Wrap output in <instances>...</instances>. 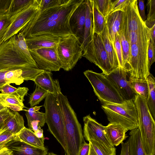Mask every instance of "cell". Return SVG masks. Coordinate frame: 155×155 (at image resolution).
<instances>
[{"mask_svg":"<svg viewBox=\"0 0 155 155\" xmlns=\"http://www.w3.org/2000/svg\"><path fill=\"white\" fill-rule=\"evenodd\" d=\"M149 92L146 100L147 106L154 119L155 120V78L150 74L147 78Z\"/></svg>","mask_w":155,"mask_h":155,"instance_id":"4dcf8cb0","label":"cell"},{"mask_svg":"<svg viewBox=\"0 0 155 155\" xmlns=\"http://www.w3.org/2000/svg\"><path fill=\"white\" fill-rule=\"evenodd\" d=\"M61 38L50 34H42L25 38L29 50L44 48H51L57 46Z\"/></svg>","mask_w":155,"mask_h":155,"instance_id":"d6986e66","label":"cell"},{"mask_svg":"<svg viewBox=\"0 0 155 155\" xmlns=\"http://www.w3.org/2000/svg\"><path fill=\"white\" fill-rule=\"evenodd\" d=\"M150 39L130 45L128 71L130 77L136 79L146 80L150 74L147 55Z\"/></svg>","mask_w":155,"mask_h":155,"instance_id":"8992f818","label":"cell"},{"mask_svg":"<svg viewBox=\"0 0 155 155\" xmlns=\"http://www.w3.org/2000/svg\"><path fill=\"white\" fill-rule=\"evenodd\" d=\"M148 14L145 24L148 28L155 25V0H149L147 3Z\"/></svg>","mask_w":155,"mask_h":155,"instance_id":"74e56055","label":"cell"},{"mask_svg":"<svg viewBox=\"0 0 155 155\" xmlns=\"http://www.w3.org/2000/svg\"><path fill=\"white\" fill-rule=\"evenodd\" d=\"M149 30L150 35V39L151 40L153 44L155 45V25L151 28L149 29Z\"/></svg>","mask_w":155,"mask_h":155,"instance_id":"db71d44e","label":"cell"},{"mask_svg":"<svg viewBox=\"0 0 155 155\" xmlns=\"http://www.w3.org/2000/svg\"><path fill=\"white\" fill-rule=\"evenodd\" d=\"M11 17L8 13L0 14V44L11 23Z\"/></svg>","mask_w":155,"mask_h":155,"instance_id":"60d3db41","label":"cell"},{"mask_svg":"<svg viewBox=\"0 0 155 155\" xmlns=\"http://www.w3.org/2000/svg\"><path fill=\"white\" fill-rule=\"evenodd\" d=\"M101 35L110 63L115 69L119 67V64L114 47L109 39L106 21L104 29Z\"/></svg>","mask_w":155,"mask_h":155,"instance_id":"f1b7e54d","label":"cell"},{"mask_svg":"<svg viewBox=\"0 0 155 155\" xmlns=\"http://www.w3.org/2000/svg\"><path fill=\"white\" fill-rule=\"evenodd\" d=\"M138 2V6L139 14L142 20L144 22L147 18L145 11L144 1L139 0Z\"/></svg>","mask_w":155,"mask_h":155,"instance_id":"681fc988","label":"cell"},{"mask_svg":"<svg viewBox=\"0 0 155 155\" xmlns=\"http://www.w3.org/2000/svg\"><path fill=\"white\" fill-rule=\"evenodd\" d=\"M29 51L38 68L51 72L58 71L61 68L57 46L29 50Z\"/></svg>","mask_w":155,"mask_h":155,"instance_id":"4fadbf2b","label":"cell"},{"mask_svg":"<svg viewBox=\"0 0 155 155\" xmlns=\"http://www.w3.org/2000/svg\"><path fill=\"white\" fill-rule=\"evenodd\" d=\"M130 1V0H116L112 2L110 14L118 11L124 12L126 7Z\"/></svg>","mask_w":155,"mask_h":155,"instance_id":"ee69618b","label":"cell"},{"mask_svg":"<svg viewBox=\"0 0 155 155\" xmlns=\"http://www.w3.org/2000/svg\"><path fill=\"white\" fill-rule=\"evenodd\" d=\"M124 12L116 11L110 13L106 18L109 39L114 47L115 38L117 35H119Z\"/></svg>","mask_w":155,"mask_h":155,"instance_id":"603a6c76","label":"cell"},{"mask_svg":"<svg viewBox=\"0 0 155 155\" xmlns=\"http://www.w3.org/2000/svg\"><path fill=\"white\" fill-rule=\"evenodd\" d=\"M119 35L123 54L124 68L128 72L130 60V45L128 37L127 18L125 11L119 31Z\"/></svg>","mask_w":155,"mask_h":155,"instance_id":"ffe728a7","label":"cell"},{"mask_svg":"<svg viewBox=\"0 0 155 155\" xmlns=\"http://www.w3.org/2000/svg\"><path fill=\"white\" fill-rule=\"evenodd\" d=\"M15 39L18 46L26 59L29 62L37 67L31 54L25 38L22 34L19 32L15 35Z\"/></svg>","mask_w":155,"mask_h":155,"instance_id":"836d02e7","label":"cell"},{"mask_svg":"<svg viewBox=\"0 0 155 155\" xmlns=\"http://www.w3.org/2000/svg\"><path fill=\"white\" fill-rule=\"evenodd\" d=\"M70 17L35 24L28 28H23L20 32L25 38L42 34H50L60 38L65 37L74 34L69 25Z\"/></svg>","mask_w":155,"mask_h":155,"instance_id":"52a82bcc","label":"cell"},{"mask_svg":"<svg viewBox=\"0 0 155 155\" xmlns=\"http://www.w3.org/2000/svg\"><path fill=\"white\" fill-rule=\"evenodd\" d=\"M28 90L27 87H19L16 91L9 94L0 93V103L5 107L7 105H13L18 106L23 108L26 107L23 101L24 97L27 95Z\"/></svg>","mask_w":155,"mask_h":155,"instance_id":"7402d4cb","label":"cell"},{"mask_svg":"<svg viewBox=\"0 0 155 155\" xmlns=\"http://www.w3.org/2000/svg\"><path fill=\"white\" fill-rule=\"evenodd\" d=\"M121 144V148L120 155H129L127 141L125 143L122 142Z\"/></svg>","mask_w":155,"mask_h":155,"instance_id":"f5cc1de1","label":"cell"},{"mask_svg":"<svg viewBox=\"0 0 155 155\" xmlns=\"http://www.w3.org/2000/svg\"><path fill=\"white\" fill-rule=\"evenodd\" d=\"M83 137L88 141L97 140L109 148L114 147L112 144L106 132L105 126L91 117L90 114L83 118Z\"/></svg>","mask_w":155,"mask_h":155,"instance_id":"5bb4252c","label":"cell"},{"mask_svg":"<svg viewBox=\"0 0 155 155\" xmlns=\"http://www.w3.org/2000/svg\"><path fill=\"white\" fill-rule=\"evenodd\" d=\"M44 71L33 67H14L0 69V89L7 84L20 85L24 81H32Z\"/></svg>","mask_w":155,"mask_h":155,"instance_id":"8fae6325","label":"cell"},{"mask_svg":"<svg viewBox=\"0 0 155 155\" xmlns=\"http://www.w3.org/2000/svg\"><path fill=\"white\" fill-rule=\"evenodd\" d=\"M99 11L106 18L110 13L112 1L111 0H94Z\"/></svg>","mask_w":155,"mask_h":155,"instance_id":"ab89813d","label":"cell"},{"mask_svg":"<svg viewBox=\"0 0 155 155\" xmlns=\"http://www.w3.org/2000/svg\"><path fill=\"white\" fill-rule=\"evenodd\" d=\"M51 71H44L37 75L32 81L38 87L57 97L59 82L58 79L54 80Z\"/></svg>","mask_w":155,"mask_h":155,"instance_id":"44dd1931","label":"cell"},{"mask_svg":"<svg viewBox=\"0 0 155 155\" xmlns=\"http://www.w3.org/2000/svg\"><path fill=\"white\" fill-rule=\"evenodd\" d=\"M11 112L8 108L0 111V131L2 128L4 120L10 115Z\"/></svg>","mask_w":155,"mask_h":155,"instance_id":"c3c4849f","label":"cell"},{"mask_svg":"<svg viewBox=\"0 0 155 155\" xmlns=\"http://www.w3.org/2000/svg\"><path fill=\"white\" fill-rule=\"evenodd\" d=\"M35 0H12L8 14L11 16L32 4Z\"/></svg>","mask_w":155,"mask_h":155,"instance_id":"e575fe53","label":"cell"},{"mask_svg":"<svg viewBox=\"0 0 155 155\" xmlns=\"http://www.w3.org/2000/svg\"><path fill=\"white\" fill-rule=\"evenodd\" d=\"M155 45L153 44L150 39L148 42L147 55L149 67L150 69L152 64L155 61Z\"/></svg>","mask_w":155,"mask_h":155,"instance_id":"bcb514c9","label":"cell"},{"mask_svg":"<svg viewBox=\"0 0 155 155\" xmlns=\"http://www.w3.org/2000/svg\"><path fill=\"white\" fill-rule=\"evenodd\" d=\"M83 56L97 66L106 75L115 69L110 63L101 34H93L92 40L83 53Z\"/></svg>","mask_w":155,"mask_h":155,"instance_id":"9c48e42d","label":"cell"},{"mask_svg":"<svg viewBox=\"0 0 155 155\" xmlns=\"http://www.w3.org/2000/svg\"><path fill=\"white\" fill-rule=\"evenodd\" d=\"M105 127L107 136L114 146H117L128 137L126 134L128 130L119 124L109 123Z\"/></svg>","mask_w":155,"mask_h":155,"instance_id":"d4e9b609","label":"cell"},{"mask_svg":"<svg viewBox=\"0 0 155 155\" xmlns=\"http://www.w3.org/2000/svg\"><path fill=\"white\" fill-rule=\"evenodd\" d=\"M42 106H35L34 107H31L30 108H27V109H23V110L25 111L26 112H35L38 111L40 109V108L42 107Z\"/></svg>","mask_w":155,"mask_h":155,"instance_id":"11a10c76","label":"cell"},{"mask_svg":"<svg viewBox=\"0 0 155 155\" xmlns=\"http://www.w3.org/2000/svg\"><path fill=\"white\" fill-rule=\"evenodd\" d=\"M128 73L124 69L118 67L110 73L106 75L112 82L124 101L133 99L136 94L130 83Z\"/></svg>","mask_w":155,"mask_h":155,"instance_id":"9a60e30c","label":"cell"},{"mask_svg":"<svg viewBox=\"0 0 155 155\" xmlns=\"http://www.w3.org/2000/svg\"><path fill=\"white\" fill-rule=\"evenodd\" d=\"M18 138L15 135L6 130L0 132V149L4 147L10 141Z\"/></svg>","mask_w":155,"mask_h":155,"instance_id":"7bdbcfd3","label":"cell"},{"mask_svg":"<svg viewBox=\"0 0 155 155\" xmlns=\"http://www.w3.org/2000/svg\"><path fill=\"white\" fill-rule=\"evenodd\" d=\"M128 37L130 45L146 41L150 38L149 29L147 27L139 30H128Z\"/></svg>","mask_w":155,"mask_h":155,"instance_id":"d6a6232c","label":"cell"},{"mask_svg":"<svg viewBox=\"0 0 155 155\" xmlns=\"http://www.w3.org/2000/svg\"><path fill=\"white\" fill-rule=\"evenodd\" d=\"M19 140L32 146L45 148L44 137L39 138L37 137L32 131L25 127L17 135Z\"/></svg>","mask_w":155,"mask_h":155,"instance_id":"83f0119b","label":"cell"},{"mask_svg":"<svg viewBox=\"0 0 155 155\" xmlns=\"http://www.w3.org/2000/svg\"><path fill=\"white\" fill-rule=\"evenodd\" d=\"M129 80L131 87L134 93L146 100L149 92L147 79H136L129 77Z\"/></svg>","mask_w":155,"mask_h":155,"instance_id":"1f68e13d","label":"cell"},{"mask_svg":"<svg viewBox=\"0 0 155 155\" xmlns=\"http://www.w3.org/2000/svg\"><path fill=\"white\" fill-rule=\"evenodd\" d=\"M93 36V25L91 8L89 0H87L86 18L84 28L83 41L81 45L83 52L92 40Z\"/></svg>","mask_w":155,"mask_h":155,"instance_id":"4316f807","label":"cell"},{"mask_svg":"<svg viewBox=\"0 0 155 155\" xmlns=\"http://www.w3.org/2000/svg\"><path fill=\"white\" fill-rule=\"evenodd\" d=\"M125 11L127 16L129 31H136L147 27L140 16L137 0H130Z\"/></svg>","mask_w":155,"mask_h":155,"instance_id":"ac0fdd59","label":"cell"},{"mask_svg":"<svg viewBox=\"0 0 155 155\" xmlns=\"http://www.w3.org/2000/svg\"><path fill=\"white\" fill-rule=\"evenodd\" d=\"M25 127L23 117L17 111H13L4 120L0 132L6 130L16 135Z\"/></svg>","mask_w":155,"mask_h":155,"instance_id":"cb8c5ba5","label":"cell"},{"mask_svg":"<svg viewBox=\"0 0 155 155\" xmlns=\"http://www.w3.org/2000/svg\"><path fill=\"white\" fill-rule=\"evenodd\" d=\"M0 155H10L8 149L4 147L0 149Z\"/></svg>","mask_w":155,"mask_h":155,"instance_id":"6f0895ef","label":"cell"},{"mask_svg":"<svg viewBox=\"0 0 155 155\" xmlns=\"http://www.w3.org/2000/svg\"><path fill=\"white\" fill-rule=\"evenodd\" d=\"M48 92L41 88L37 87L31 95L29 99V104L31 107L36 106L45 98Z\"/></svg>","mask_w":155,"mask_h":155,"instance_id":"8d00e7d4","label":"cell"},{"mask_svg":"<svg viewBox=\"0 0 155 155\" xmlns=\"http://www.w3.org/2000/svg\"><path fill=\"white\" fill-rule=\"evenodd\" d=\"M83 0H63L60 5L45 10H39L23 28L48 21L70 18Z\"/></svg>","mask_w":155,"mask_h":155,"instance_id":"ba28073f","label":"cell"},{"mask_svg":"<svg viewBox=\"0 0 155 155\" xmlns=\"http://www.w3.org/2000/svg\"><path fill=\"white\" fill-rule=\"evenodd\" d=\"M17 89L10 84H7L4 85L0 89L1 93L4 94H8L12 93Z\"/></svg>","mask_w":155,"mask_h":155,"instance_id":"f907efd6","label":"cell"},{"mask_svg":"<svg viewBox=\"0 0 155 155\" xmlns=\"http://www.w3.org/2000/svg\"><path fill=\"white\" fill-rule=\"evenodd\" d=\"M90 149L89 143H87L85 141L82 144L79 152V155H88Z\"/></svg>","mask_w":155,"mask_h":155,"instance_id":"816d5d0a","label":"cell"},{"mask_svg":"<svg viewBox=\"0 0 155 155\" xmlns=\"http://www.w3.org/2000/svg\"><path fill=\"white\" fill-rule=\"evenodd\" d=\"M40 0H35L32 4L11 17V23L5 34L2 42L21 31L40 10Z\"/></svg>","mask_w":155,"mask_h":155,"instance_id":"7c38bea8","label":"cell"},{"mask_svg":"<svg viewBox=\"0 0 155 155\" xmlns=\"http://www.w3.org/2000/svg\"><path fill=\"white\" fill-rule=\"evenodd\" d=\"M56 97L48 93L45 98L44 106L45 109V123L51 133L63 148L66 155L67 149L64 125Z\"/></svg>","mask_w":155,"mask_h":155,"instance_id":"3957f363","label":"cell"},{"mask_svg":"<svg viewBox=\"0 0 155 155\" xmlns=\"http://www.w3.org/2000/svg\"><path fill=\"white\" fill-rule=\"evenodd\" d=\"M56 97L65 127L67 149V153L65 155H79L81 147L85 141L81 125L67 97L60 91Z\"/></svg>","mask_w":155,"mask_h":155,"instance_id":"6da1fadb","label":"cell"},{"mask_svg":"<svg viewBox=\"0 0 155 155\" xmlns=\"http://www.w3.org/2000/svg\"><path fill=\"white\" fill-rule=\"evenodd\" d=\"M92 11L93 35L101 34L106 23V19L98 10L94 0H89Z\"/></svg>","mask_w":155,"mask_h":155,"instance_id":"f546056e","label":"cell"},{"mask_svg":"<svg viewBox=\"0 0 155 155\" xmlns=\"http://www.w3.org/2000/svg\"><path fill=\"white\" fill-rule=\"evenodd\" d=\"M57 51L61 68L66 71L72 69L83 56L81 43L74 34L61 38L57 45Z\"/></svg>","mask_w":155,"mask_h":155,"instance_id":"5b68a950","label":"cell"},{"mask_svg":"<svg viewBox=\"0 0 155 155\" xmlns=\"http://www.w3.org/2000/svg\"><path fill=\"white\" fill-rule=\"evenodd\" d=\"M127 140L129 155H146L138 128L130 131Z\"/></svg>","mask_w":155,"mask_h":155,"instance_id":"484cf974","label":"cell"},{"mask_svg":"<svg viewBox=\"0 0 155 155\" xmlns=\"http://www.w3.org/2000/svg\"><path fill=\"white\" fill-rule=\"evenodd\" d=\"M90 144V149L88 155H97L93 148L91 142L89 141Z\"/></svg>","mask_w":155,"mask_h":155,"instance_id":"680465c9","label":"cell"},{"mask_svg":"<svg viewBox=\"0 0 155 155\" xmlns=\"http://www.w3.org/2000/svg\"><path fill=\"white\" fill-rule=\"evenodd\" d=\"M28 128L29 127L31 122L33 120L39 121L41 127H43L45 123V113L37 111L35 112H26Z\"/></svg>","mask_w":155,"mask_h":155,"instance_id":"f35d334b","label":"cell"},{"mask_svg":"<svg viewBox=\"0 0 155 155\" xmlns=\"http://www.w3.org/2000/svg\"><path fill=\"white\" fill-rule=\"evenodd\" d=\"M101 107L109 123L119 124L130 131L138 128L137 111L133 99L120 104L104 103Z\"/></svg>","mask_w":155,"mask_h":155,"instance_id":"7a4b0ae2","label":"cell"},{"mask_svg":"<svg viewBox=\"0 0 155 155\" xmlns=\"http://www.w3.org/2000/svg\"><path fill=\"white\" fill-rule=\"evenodd\" d=\"M7 107H5L2 104L0 103V111L6 109Z\"/></svg>","mask_w":155,"mask_h":155,"instance_id":"91938a15","label":"cell"},{"mask_svg":"<svg viewBox=\"0 0 155 155\" xmlns=\"http://www.w3.org/2000/svg\"><path fill=\"white\" fill-rule=\"evenodd\" d=\"M90 141L97 155H116L115 147L109 148L97 140L91 139Z\"/></svg>","mask_w":155,"mask_h":155,"instance_id":"d590c367","label":"cell"},{"mask_svg":"<svg viewBox=\"0 0 155 155\" xmlns=\"http://www.w3.org/2000/svg\"><path fill=\"white\" fill-rule=\"evenodd\" d=\"M29 67L38 68L22 54L16 43L15 35L0 44V69Z\"/></svg>","mask_w":155,"mask_h":155,"instance_id":"30bf717a","label":"cell"},{"mask_svg":"<svg viewBox=\"0 0 155 155\" xmlns=\"http://www.w3.org/2000/svg\"><path fill=\"white\" fill-rule=\"evenodd\" d=\"M87 0H83L72 14L69 20L71 29L81 44L84 36Z\"/></svg>","mask_w":155,"mask_h":155,"instance_id":"2e32d148","label":"cell"},{"mask_svg":"<svg viewBox=\"0 0 155 155\" xmlns=\"http://www.w3.org/2000/svg\"><path fill=\"white\" fill-rule=\"evenodd\" d=\"M63 0H40L41 11L61 5Z\"/></svg>","mask_w":155,"mask_h":155,"instance_id":"f6af8a7d","label":"cell"},{"mask_svg":"<svg viewBox=\"0 0 155 155\" xmlns=\"http://www.w3.org/2000/svg\"><path fill=\"white\" fill-rule=\"evenodd\" d=\"M12 0H0V14L8 13Z\"/></svg>","mask_w":155,"mask_h":155,"instance_id":"7dc6e473","label":"cell"},{"mask_svg":"<svg viewBox=\"0 0 155 155\" xmlns=\"http://www.w3.org/2000/svg\"><path fill=\"white\" fill-rule=\"evenodd\" d=\"M36 136L38 138L44 137L43 130L41 128H39L35 133H34Z\"/></svg>","mask_w":155,"mask_h":155,"instance_id":"9f6ffc18","label":"cell"},{"mask_svg":"<svg viewBox=\"0 0 155 155\" xmlns=\"http://www.w3.org/2000/svg\"><path fill=\"white\" fill-rule=\"evenodd\" d=\"M83 73L101 104H120L124 101L113 83L103 73H97L89 70Z\"/></svg>","mask_w":155,"mask_h":155,"instance_id":"277c9868","label":"cell"},{"mask_svg":"<svg viewBox=\"0 0 155 155\" xmlns=\"http://www.w3.org/2000/svg\"><path fill=\"white\" fill-rule=\"evenodd\" d=\"M114 47L118 60L119 67L124 68L123 54L118 34L117 35L115 38Z\"/></svg>","mask_w":155,"mask_h":155,"instance_id":"b9f144b4","label":"cell"},{"mask_svg":"<svg viewBox=\"0 0 155 155\" xmlns=\"http://www.w3.org/2000/svg\"><path fill=\"white\" fill-rule=\"evenodd\" d=\"M4 147L10 155H48V148L35 147L21 141L18 138L8 143Z\"/></svg>","mask_w":155,"mask_h":155,"instance_id":"e0dca14e","label":"cell"}]
</instances>
